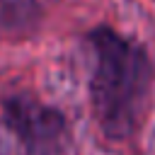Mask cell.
Wrapping results in <instances>:
<instances>
[{
  "instance_id": "obj_1",
  "label": "cell",
  "mask_w": 155,
  "mask_h": 155,
  "mask_svg": "<svg viewBox=\"0 0 155 155\" xmlns=\"http://www.w3.org/2000/svg\"><path fill=\"white\" fill-rule=\"evenodd\" d=\"M92 51L90 104L99 131L111 140L133 136L148 107L153 65L145 48L109 27L87 34Z\"/></svg>"
},
{
  "instance_id": "obj_2",
  "label": "cell",
  "mask_w": 155,
  "mask_h": 155,
  "mask_svg": "<svg viewBox=\"0 0 155 155\" xmlns=\"http://www.w3.org/2000/svg\"><path fill=\"white\" fill-rule=\"evenodd\" d=\"M2 121L29 155H73V133L65 116L31 97H12L2 107Z\"/></svg>"
},
{
  "instance_id": "obj_3",
  "label": "cell",
  "mask_w": 155,
  "mask_h": 155,
  "mask_svg": "<svg viewBox=\"0 0 155 155\" xmlns=\"http://www.w3.org/2000/svg\"><path fill=\"white\" fill-rule=\"evenodd\" d=\"M41 19L39 0H0V36L22 39Z\"/></svg>"
}]
</instances>
